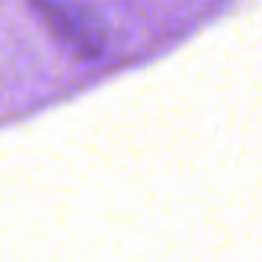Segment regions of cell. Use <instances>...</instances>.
<instances>
[{
  "label": "cell",
  "instance_id": "obj_1",
  "mask_svg": "<svg viewBox=\"0 0 262 262\" xmlns=\"http://www.w3.org/2000/svg\"><path fill=\"white\" fill-rule=\"evenodd\" d=\"M51 40L74 59L93 62L107 51V29L88 0H29Z\"/></svg>",
  "mask_w": 262,
  "mask_h": 262
}]
</instances>
